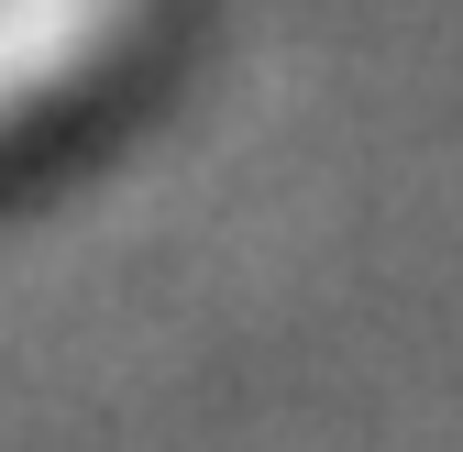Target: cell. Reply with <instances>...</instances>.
<instances>
[{"instance_id":"1","label":"cell","mask_w":463,"mask_h":452,"mask_svg":"<svg viewBox=\"0 0 463 452\" xmlns=\"http://www.w3.org/2000/svg\"><path fill=\"white\" fill-rule=\"evenodd\" d=\"M165 0H0V210L89 165L165 78Z\"/></svg>"}]
</instances>
